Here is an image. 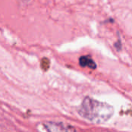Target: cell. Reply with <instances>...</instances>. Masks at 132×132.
I'll return each mask as SVG.
<instances>
[{
	"label": "cell",
	"mask_w": 132,
	"mask_h": 132,
	"mask_svg": "<svg viewBox=\"0 0 132 132\" xmlns=\"http://www.w3.org/2000/svg\"><path fill=\"white\" fill-rule=\"evenodd\" d=\"M78 112L81 117L90 121L94 123H104L108 121L112 117L114 109L106 103L90 97H86L83 101Z\"/></svg>",
	"instance_id": "1"
},
{
	"label": "cell",
	"mask_w": 132,
	"mask_h": 132,
	"mask_svg": "<svg viewBox=\"0 0 132 132\" xmlns=\"http://www.w3.org/2000/svg\"><path fill=\"white\" fill-rule=\"evenodd\" d=\"M79 63L83 67H89L92 70L96 69L97 65L94 60L89 56H83L79 60Z\"/></svg>",
	"instance_id": "3"
},
{
	"label": "cell",
	"mask_w": 132,
	"mask_h": 132,
	"mask_svg": "<svg viewBox=\"0 0 132 132\" xmlns=\"http://www.w3.org/2000/svg\"><path fill=\"white\" fill-rule=\"evenodd\" d=\"M44 127L48 131L52 132L75 131V128L61 122H47L44 124Z\"/></svg>",
	"instance_id": "2"
}]
</instances>
